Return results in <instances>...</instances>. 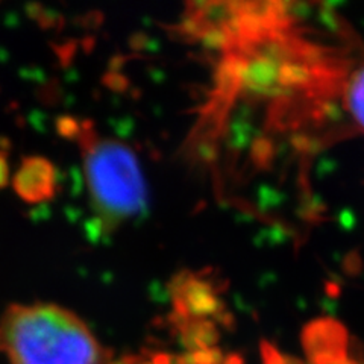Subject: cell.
I'll list each match as a JSON object with an SVG mask.
<instances>
[{
  "instance_id": "cell-1",
  "label": "cell",
  "mask_w": 364,
  "mask_h": 364,
  "mask_svg": "<svg viewBox=\"0 0 364 364\" xmlns=\"http://www.w3.org/2000/svg\"><path fill=\"white\" fill-rule=\"evenodd\" d=\"M11 364H108L107 350L87 325L52 304L11 305L0 322Z\"/></svg>"
},
{
  "instance_id": "cell-2",
  "label": "cell",
  "mask_w": 364,
  "mask_h": 364,
  "mask_svg": "<svg viewBox=\"0 0 364 364\" xmlns=\"http://www.w3.org/2000/svg\"><path fill=\"white\" fill-rule=\"evenodd\" d=\"M82 151L91 205L105 230L114 231L139 215L146 203V187L135 152L122 141L104 139L87 123H72Z\"/></svg>"
},
{
  "instance_id": "cell-3",
  "label": "cell",
  "mask_w": 364,
  "mask_h": 364,
  "mask_svg": "<svg viewBox=\"0 0 364 364\" xmlns=\"http://www.w3.org/2000/svg\"><path fill=\"white\" fill-rule=\"evenodd\" d=\"M173 299L181 322L208 321L210 316H219L222 310L218 293L207 281L196 278L179 281L173 290Z\"/></svg>"
},
{
  "instance_id": "cell-4",
  "label": "cell",
  "mask_w": 364,
  "mask_h": 364,
  "mask_svg": "<svg viewBox=\"0 0 364 364\" xmlns=\"http://www.w3.org/2000/svg\"><path fill=\"white\" fill-rule=\"evenodd\" d=\"M13 186L17 195L29 203L49 200L56 191L55 167L41 156L25 158L13 178Z\"/></svg>"
},
{
  "instance_id": "cell-5",
  "label": "cell",
  "mask_w": 364,
  "mask_h": 364,
  "mask_svg": "<svg viewBox=\"0 0 364 364\" xmlns=\"http://www.w3.org/2000/svg\"><path fill=\"white\" fill-rule=\"evenodd\" d=\"M302 343L310 361L348 352L346 331L331 318H321L306 326Z\"/></svg>"
},
{
  "instance_id": "cell-6",
  "label": "cell",
  "mask_w": 364,
  "mask_h": 364,
  "mask_svg": "<svg viewBox=\"0 0 364 364\" xmlns=\"http://www.w3.org/2000/svg\"><path fill=\"white\" fill-rule=\"evenodd\" d=\"M181 340L188 352L213 349L219 341V331L210 321H184L181 325Z\"/></svg>"
},
{
  "instance_id": "cell-7",
  "label": "cell",
  "mask_w": 364,
  "mask_h": 364,
  "mask_svg": "<svg viewBox=\"0 0 364 364\" xmlns=\"http://www.w3.org/2000/svg\"><path fill=\"white\" fill-rule=\"evenodd\" d=\"M345 102L352 120L364 131V67L350 76L345 90Z\"/></svg>"
},
{
  "instance_id": "cell-8",
  "label": "cell",
  "mask_w": 364,
  "mask_h": 364,
  "mask_svg": "<svg viewBox=\"0 0 364 364\" xmlns=\"http://www.w3.org/2000/svg\"><path fill=\"white\" fill-rule=\"evenodd\" d=\"M9 182V166L4 152H0V188H4Z\"/></svg>"
},
{
  "instance_id": "cell-9",
  "label": "cell",
  "mask_w": 364,
  "mask_h": 364,
  "mask_svg": "<svg viewBox=\"0 0 364 364\" xmlns=\"http://www.w3.org/2000/svg\"><path fill=\"white\" fill-rule=\"evenodd\" d=\"M127 360L129 361V364H155L151 358L146 360V358H140V357H127Z\"/></svg>"
},
{
  "instance_id": "cell-10",
  "label": "cell",
  "mask_w": 364,
  "mask_h": 364,
  "mask_svg": "<svg viewBox=\"0 0 364 364\" xmlns=\"http://www.w3.org/2000/svg\"><path fill=\"white\" fill-rule=\"evenodd\" d=\"M223 364H242V360L238 358L237 355H232V357L225 358V363H223Z\"/></svg>"
},
{
  "instance_id": "cell-11",
  "label": "cell",
  "mask_w": 364,
  "mask_h": 364,
  "mask_svg": "<svg viewBox=\"0 0 364 364\" xmlns=\"http://www.w3.org/2000/svg\"><path fill=\"white\" fill-rule=\"evenodd\" d=\"M108 364H129V361H128L127 358H123L122 361H111V363H108Z\"/></svg>"
},
{
  "instance_id": "cell-12",
  "label": "cell",
  "mask_w": 364,
  "mask_h": 364,
  "mask_svg": "<svg viewBox=\"0 0 364 364\" xmlns=\"http://www.w3.org/2000/svg\"><path fill=\"white\" fill-rule=\"evenodd\" d=\"M0 349H2V340H0Z\"/></svg>"
}]
</instances>
